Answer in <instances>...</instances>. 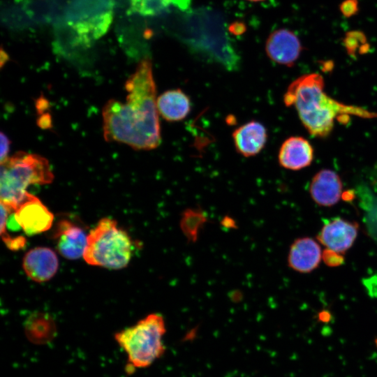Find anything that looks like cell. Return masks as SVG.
Masks as SVG:
<instances>
[{
	"label": "cell",
	"mask_w": 377,
	"mask_h": 377,
	"mask_svg": "<svg viewBox=\"0 0 377 377\" xmlns=\"http://www.w3.org/2000/svg\"><path fill=\"white\" fill-rule=\"evenodd\" d=\"M126 102L109 100L103 108L105 140L138 150L156 148L161 142L156 88L151 61L143 59L125 83Z\"/></svg>",
	"instance_id": "cell-1"
},
{
	"label": "cell",
	"mask_w": 377,
	"mask_h": 377,
	"mask_svg": "<svg viewBox=\"0 0 377 377\" xmlns=\"http://www.w3.org/2000/svg\"><path fill=\"white\" fill-rule=\"evenodd\" d=\"M287 107H294L308 132L314 137L328 136L335 119H349L350 115L363 118H377V113L360 107L346 105L328 96L321 75H303L288 86L283 95Z\"/></svg>",
	"instance_id": "cell-2"
},
{
	"label": "cell",
	"mask_w": 377,
	"mask_h": 377,
	"mask_svg": "<svg viewBox=\"0 0 377 377\" xmlns=\"http://www.w3.org/2000/svg\"><path fill=\"white\" fill-rule=\"evenodd\" d=\"M54 177L45 158L19 151L1 163V203L14 212L25 199L30 184H50Z\"/></svg>",
	"instance_id": "cell-3"
},
{
	"label": "cell",
	"mask_w": 377,
	"mask_h": 377,
	"mask_svg": "<svg viewBox=\"0 0 377 377\" xmlns=\"http://www.w3.org/2000/svg\"><path fill=\"white\" fill-rule=\"evenodd\" d=\"M165 332L163 316L150 313L134 325L116 333L114 338L127 355L128 367L146 368L165 353L163 338Z\"/></svg>",
	"instance_id": "cell-4"
},
{
	"label": "cell",
	"mask_w": 377,
	"mask_h": 377,
	"mask_svg": "<svg viewBox=\"0 0 377 377\" xmlns=\"http://www.w3.org/2000/svg\"><path fill=\"white\" fill-rule=\"evenodd\" d=\"M133 249L131 237L117 221L103 218L88 235L83 258L89 265L119 269L127 266Z\"/></svg>",
	"instance_id": "cell-5"
},
{
	"label": "cell",
	"mask_w": 377,
	"mask_h": 377,
	"mask_svg": "<svg viewBox=\"0 0 377 377\" xmlns=\"http://www.w3.org/2000/svg\"><path fill=\"white\" fill-rule=\"evenodd\" d=\"M111 0H77L67 13V24L77 41L87 44L98 39L109 29L112 20Z\"/></svg>",
	"instance_id": "cell-6"
},
{
	"label": "cell",
	"mask_w": 377,
	"mask_h": 377,
	"mask_svg": "<svg viewBox=\"0 0 377 377\" xmlns=\"http://www.w3.org/2000/svg\"><path fill=\"white\" fill-rule=\"evenodd\" d=\"M19 226L27 235L48 230L53 223V214L37 197L27 193L24 201L13 212Z\"/></svg>",
	"instance_id": "cell-7"
},
{
	"label": "cell",
	"mask_w": 377,
	"mask_h": 377,
	"mask_svg": "<svg viewBox=\"0 0 377 377\" xmlns=\"http://www.w3.org/2000/svg\"><path fill=\"white\" fill-rule=\"evenodd\" d=\"M302 45L291 30L281 28L272 31L265 43V52L275 63L290 67L300 57Z\"/></svg>",
	"instance_id": "cell-8"
},
{
	"label": "cell",
	"mask_w": 377,
	"mask_h": 377,
	"mask_svg": "<svg viewBox=\"0 0 377 377\" xmlns=\"http://www.w3.org/2000/svg\"><path fill=\"white\" fill-rule=\"evenodd\" d=\"M358 230L357 223L335 218L323 225L316 238L326 249L343 254L354 244Z\"/></svg>",
	"instance_id": "cell-9"
},
{
	"label": "cell",
	"mask_w": 377,
	"mask_h": 377,
	"mask_svg": "<svg viewBox=\"0 0 377 377\" xmlns=\"http://www.w3.org/2000/svg\"><path fill=\"white\" fill-rule=\"evenodd\" d=\"M53 235L57 249L63 257L75 260L83 256L88 235L82 228L64 219L57 223Z\"/></svg>",
	"instance_id": "cell-10"
},
{
	"label": "cell",
	"mask_w": 377,
	"mask_h": 377,
	"mask_svg": "<svg viewBox=\"0 0 377 377\" xmlns=\"http://www.w3.org/2000/svg\"><path fill=\"white\" fill-rule=\"evenodd\" d=\"M22 267L31 279L44 282L51 279L57 273L59 260L52 249L39 246L31 249L24 255Z\"/></svg>",
	"instance_id": "cell-11"
},
{
	"label": "cell",
	"mask_w": 377,
	"mask_h": 377,
	"mask_svg": "<svg viewBox=\"0 0 377 377\" xmlns=\"http://www.w3.org/2000/svg\"><path fill=\"white\" fill-rule=\"evenodd\" d=\"M343 185L337 172L323 169L312 178L309 193L313 200L322 207H332L337 204L342 195Z\"/></svg>",
	"instance_id": "cell-12"
},
{
	"label": "cell",
	"mask_w": 377,
	"mask_h": 377,
	"mask_svg": "<svg viewBox=\"0 0 377 377\" xmlns=\"http://www.w3.org/2000/svg\"><path fill=\"white\" fill-rule=\"evenodd\" d=\"M323 253L320 244L313 239L304 237L295 239L288 256V266L300 273H309L319 265Z\"/></svg>",
	"instance_id": "cell-13"
},
{
	"label": "cell",
	"mask_w": 377,
	"mask_h": 377,
	"mask_svg": "<svg viewBox=\"0 0 377 377\" xmlns=\"http://www.w3.org/2000/svg\"><path fill=\"white\" fill-rule=\"evenodd\" d=\"M236 151L244 157L259 154L267 140L265 126L258 121H250L237 128L232 133Z\"/></svg>",
	"instance_id": "cell-14"
},
{
	"label": "cell",
	"mask_w": 377,
	"mask_h": 377,
	"mask_svg": "<svg viewBox=\"0 0 377 377\" xmlns=\"http://www.w3.org/2000/svg\"><path fill=\"white\" fill-rule=\"evenodd\" d=\"M279 165L288 170H298L311 165L313 160V149L304 138L293 136L281 145L278 154Z\"/></svg>",
	"instance_id": "cell-15"
},
{
	"label": "cell",
	"mask_w": 377,
	"mask_h": 377,
	"mask_svg": "<svg viewBox=\"0 0 377 377\" xmlns=\"http://www.w3.org/2000/svg\"><path fill=\"white\" fill-rule=\"evenodd\" d=\"M158 114L170 122L185 119L191 112V103L188 96L180 89L164 91L156 99Z\"/></svg>",
	"instance_id": "cell-16"
},
{
	"label": "cell",
	"mask_w": 377,
	"mask_h": 377,
	"mask_svg": "<svg viewBox=\"0 0 377 377\" xmlns=\"http://www.w3.org/2000/svg\"><path fill=\"white\" fill-rule=\"evenodd\" d=\"M26 334L29 340L41 343L50 341L56 331L55 323L47 313H35L25 323Z\"/></svg>",
	"instance_id": "cell-17"
},
{
	"label": "cell",
	"mask_w": 377,
	"mask_h": 377,
	"mask_svg": "<svg viewBox=\"0 0 377 377\" xmlns=\"http://www.w3.org/2000/svg\"><path fill=\"white\" fill-rule=\"evenodd\" d=\"M207 216L200 209H186L179 221L180 228L190 242L197 240L200 229L207 222Z\"/></svg>",
	"instance_id": "cell-18"
},
{
	"label": "cell",
	"mask_w": 377,
	"mask_h": 377,
	"mask_svg": "<svg viewBox=\"0 0 377 377\" xmlns=\"http://www.w3.org/2000/svg\"><path fill=\"white\" fill-rule=\"evenodd\" d=\"M131 9L142 16H154L162 13L172 0H129Z\"/></svg>",
	"instance_id": "cell-19"
},
{
	"label": "cell",
	"mask_w": 377,
	"mask_h": 377,
	"mask_svg": "<svg viewBox=\"0 0 377 377\" xmlns=\"http://www.w3.org/2000/svg\"><path fill=\"white\" fill-rule=\"evenodd\" d=\"M1 236L6 246L12 251H18L23 249L27 243L24 237L21 235L17 237L10 236L6 231L1 232Z\"/></svg>",
	"instance_id": "cell-20"
},
{
	"label": "cell",
	"mask_w": 377,
	"mask_h": 377,
	"mask_svg": "<svg viewBox=\"0 0 377 377\" xmlns=\"http://www.w3.org/2000/svg\"><path fill=\"white\" fill-rule=\"evenodd\" d=\"M322 258L324 263L330 267L339 266L344 261L342 254L328 249H326L323 252Z\"/></svg>",
	"instance_id": "cell-21"
},
{
	"label": "cell",
	"mask_w": 377,
	"mask_h": 377,
	"mask_svg": "<svg viewBox=\"0 0 377 377\" xmlns=\"http://www.w3.org/2000/svg\"><path fill=\"white\" fill-rule=\"evenodd\" d=\"M340 10L343 16L349 17L358 10L357 0H345L340 5Z\"/></svg>",
	"instance_id": "cell-22"
},
{
	"label": "cell",
	"mask_w": 377,
	"mask_h": 377,
	"mask_svg": "<svg viewBox=\"0 0 377 377\" xmlns=\"http://www.w3.org/2000/svg\"><path fill=\"white\" fill-rule=\"evenodd\" d=\"M0 138H1L0 162L1 163L8 157V154L10 149V140L8 138V136L3 132H1L0 133Z\"/></svg>",
	"instance_id": "cell-23"
},
{
	"label": "cell",
	"mask_w": 377,
	"mask_h": 377,
	"mask_svg": "<svg viewBox=\"0 0 377 377\" xmlns=\"http://www.w3.org/2000/svg\"><path fill=\"white\" fill-rule=\"evenodd\" d=\"M50 115L47 114L46 116H43L39 119V126L42 128H47L50 126Z\"/></svg>",
	"instance_id": "cell-24"
},
{
	"label": "cell",
	"mask_w": 377,
	"mask_h": 377,
	"mask_svg": "<svg viewBox=\"0 0 377 377\" xmlns=\"http://www.w3.org/2000/svg\"><path fill=\"white\" fill-rule=\"evenodd\" d=\"M8 59V55L3 49H1V67L3 66V64L6 62Z\"/></svg>",
	"instance_id": "cell-25"
},
{
	"label": "cell",
	"mask_w": 377,
	"mask_h": 377,
	"mask_svg": "<svg viewBox=\"0 0 377 377\" xmlns=\"http://www.w3.org/2000/svg\"><path fill=\"white\" fill-rule=\"evenodd\" d=\"M247 1H252V2H259V1H264V0H247Z\"/></svg>",
	"instance_id": "cell-26"
}]
</instances>
